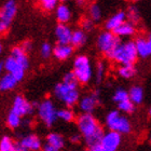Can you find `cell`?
I'll return each instance as SVG.
<instances>
[{"instance_id": "obj_16", "label": "cell", "mask_w": 151, "mask_h": 151, "mask_svg": "<svg viewBox=\"0 0 151 151\" xmlns=\"http://www.w3.org/2000/svg\"><path fill=\"white\" fill-rule=\"evenodd\" d=\"M19 145L28 151H40L42 149L40 138L37 135H27L19 142Z\"/></svg>"}, {"instance_id": "obj_23", "label": "cell", "mask_w": 151, "mask_h": 151, "mask_svg": "<svg viewBox=\"0 0 151 151\" xmlns=\"http://www.w3.org/2000/svg\"><path fill=\"white\" fill-rule=\"evenodd\" d=\"M88 40L86 32L83 29H75L73 32V38H71V45L73 47H80L84 45L85 42Z\"/></svg>"}, {"instance_id": "obj_12", "label": "cell", "mask_w": 151, "mask_h": 151, "mask_svg": "<svg viewBox=\"0 0 151 151\" xmlns=\"http://www.w3.org/2000/svg\"><path fill=\"white\" fill-rule=\"evenodd\" d=\"M32 109H34L32 104H30L25 97H23L22 95H17V96H15L14 101H13L12 109L11 110L17 113L19 116H23L30 114L32 112Z\"/></svg>"}, {"instance_id": "obj_43", "label": "cell", "mask_w": 151, "mask_h": 151, "mask_svg": "<svg viewBox=\"0 0 151 151\" xmlns=\"http://www.w3.org/2000/svg\"><path fill=\"white\" fill-rule=\"evenodd\" d=\"M88 151H103V149H101L99 146H96V147H92V148H90Z\"/></svg>"}, {"instance_id": "obj_38", "label": "cell", "mask_w": 151, "mask_h": 151, "mask_svg": "<svg viewBox=\"0 0 151 151\" xmlns=\"http://www.w3.org/2000/svg\"><path fill=\"white\" fill-rule=\"evenodd\" d=\"M19 47H22L24 52L28 53L29 51H32V41L26 40V41H24V42H22V44H21Z\"/></svg>"}, {"instance_id": "obj_19", "label": "cell", "mask_w": 151, "mask_h": 151, "mask_svg": "<svg viewBox=\"0 0 151 151\" xmlns=\"http://www.w3.org/2000/svg\"><path fill=\"white\" fill-rule=\"evenodd\" d=\"M113 32H114V34H116V36H118L120 39H121V38L133 37V36L136 34L135 24H133V23L129 22V21H126V22L123 23L120 27H118V28H116Z\"/></svg>"}, {"instance_id": "obj_31", "label": "cell", "mask_w": 151, "mask_h": 151, "mask_svg": "<svg viewBox=\"0 0 151 151\" xmlns=\"http://www.w3.org/2000/svg\"><path fill=\"white\" fill-rule=\"evenodd\" d=\"M39 4L43 11L51 12L57 8V6L60 4V0H39Z\"/></svg>"}, {"instance_id": "obj_39", "label": "cell", "mask_w": 151, "mask_h": 151, "mask_svg": "<svg viewBox=\"0 0 151 151\" xmlns=\"http://www.w3.org/2000/svg\"><path fill=\"white\" fill-rule=\"evenodd\" d=\"M10 25H8L6 23H4L2 19H0V35H3V34H6L8 32V29H9Z\"/></svg>"}, {"instance_id": "obj_11", "label": "cell", "mask_w": 151, "mask_h": 151, "mask_svg": "<svg viewBox=\"0 0 151 151\" xmlns=\"http://www.w3.org/2000/svg\"><path fill=\"white\" fill-rule=\"evenodd\" d=\"M16 13H17V2L15 0H6L0 6V19H2L8 25H11Z\"/></svg>"}, {"instance_id": "obj_13", "label": "cell", "mask_w": 151, "mask_h": 151, "mask_svg": "<svg viewBox=\"0 0 151 151\" xmlns=\"http://www.w3.org/2000/svg\"><path fill=\"white\" fill-rule=\"evenodd\" d=\"M73 30L67 24H57L54 30V35L56 38L57 43L60 44H70L73 38Z\"/></svg>"}, {"instance_id": "obj_3", "label": "cell", "mask_w": 151, "mask_h": 151, "mask_svg": "<svg viewBox=\"0 0 151 151\" xmlns=\"http://www.w3.org/2000/svg\"><path fill=\"white\" fill-rule=\"evenodd\" d=\"M54 95L67 107H73L80 101L78 84H68L65 82L57 83L54 88Z\"/></svg>"}, {"instance_id": "obj_35", "label": "cell", "mask_w": 151, "mask_h": 151, "mask_svg": "<svg viewBox=\"0 0 151 151\" xmlns=\"http://www.w3.org/2000/svg\"><path fill=\"white\" fill-rule=\"evenodd\" d=\"M53 54V47L49 42H43L40 47V55L42 58H49Z\"/></svg>"}, {"instance_id": "obj_42", "label": "cell", "mask_w": 151, "mask_h": 151, "mask_svg": "<svg viewBox=\"0 0 151 151\" xmlns=\"http://www.w3.org/2000/svg\"><path fill=\"white\" fill-rule=\"evenodd\" d=\"M147 37V41H148V45H149V50H150V54H151V34H149Z\"/></svg>"}, {"instance_id": "obj_27", "label": "cell", "mask_w": 151, "mask_h": 151, "mask_svg": "<svg viewBox=\"0 0 151 151\" xmlns=\"http://www.w3.org/2000/svg\"><path fill=\"white\" fill-rule=\"evenodd\" d=\"M21 120H22V116L11 110L8 114V118H6V124L10 129H16L21 124Z\"/></svg>"}, {"instance_id": "obj_2", "label": "cell", "mask_w": 151, "mask_h": 151, "mask_svg": "<svg viewBox=\"0 0 151 151\" xmlns=\"http://www.w3.org/2000/svg\"><path fill=\"white\" fill-rule=\"evenodd\" d=\"M137 58H138V54L136 50L135 42L132 40H127L124 42L122 41L109 57V60L119 64L120 66L134 65Z\"/></svg>"}, {"instance_id": "obj_47", "label": "cell", "mask_w": 151, "mask_h": 151, "mask_svg": "<svg viewBox=\"0 0 151 151\" xmlns=\"http://www.w3.org/2000/svg\"><path fill=\"white\" fill-rule=\"evenodd\" d=\"M2 49H3L2 42H1V40H0V54H1V52H2Z\"/></svg>"}, {"instance_id": "obj_30", "label": "cell", "mask_w": 151, "mask_h": 151, "mask_svg": "<svg viewBox=\"0 0 151 151\" xmlns=\"http://www.w3.org/2000/svg\"><path fill=\"white\" fill-rule=\"evenodd\" d=\"M57 116L65 122H71L75 119V113L70 108H63L57 111Z\"/></svg>"}, {"instance_id": "obj_28", "label": "cell", "mask_w": 151, "mask_h": 151, "mask_svg": "<svg viewBox=\"0 0 151 151\" xmlns=\"http://www.w3.org/2000/svg\"><path fill=\"white\" fill-rule=\"evenodd\" d=\"M95 80H96V83H101L105 78V75H106V65H105L104 62H97L96 64V67H95Z\"/></svg>"}, {"instance_id": "obj_32", "label": "cell", "mask_w": 151, "mask_h": 151, "mask_svg": "<svg viewBox=\"0 0 151 151\" xmlns=\"http://www.w3.org/2000/svg\"><path fill=\"white\" fill-rule=\"evenodd\" d=\"M16 145H14L9 136H3L0 140V151H15Z\"/></svg>"}, {"instance_id": "obj_21", "label": "cell", "mask_w": 151, "mask_h": 151, "mask_svg": "<svg viewBox=\"0 0 151 151\" xmlns=\"http://www.w3.org/2000/svg\"><path fill=\"white\" fill-rule=\"evenodd\" d=\"M17 83H19V81L12 75H10L8 73H4L0 78V91H11V90H13L17 85Z\"/></svg>"}, {"instance_id": "obj_14", "label": "cell", "mask_w": 151, "mask_h": 151, "mask_svg": "<svg viewBox=\"0 0 151 151\" xmlns=\"http://www.w3.org/2000/svg\"><path fill=\"white\" fill-rule=\"evenodd\" d=\"M127 21V16H126V12L124 11H118L114 14L109 17V19L105 22V28L108 32H114L118 27L122 25L123 23H125Z\"/></svg>"}, {"instance_id": "obj_26", "label": "cell", "mask_w": 151, "mask_h": 151, "mask_svg": "<svg viewBox=\"0 0 151 151\" xmlns=\"http://www.w3.org/2000/svg\"><path fill=\"white\" fill-rule=\"evenodd\" d=\"M103 13H101V6L97 3H92L90 8H88V17L93 21V22H98L101 19Z\"/></svg>"}, {"instance_id": "obj_46", "label": "cell", "mask_w": 151, "mask_h": 151, "mask_svg": "<svg viewBox=\"0 0 151 151\" xmlns=\"http://www.w3.org/2000/svg\"><path fill=\"white\" fill-rule=\"evenodd\" d=\"M4 69V67H3V63H0V78L2 77V71Z\"/></svg>"}, {"instance_id": "obj_25", "label": "cell", "mask_w": 151, "mask_h": 151, "mask_svg": "<svg viewBox=\"0 0 151 151\" xmlns=\"http://www.w3.org/2000/svg\"><path fill=\"white\" fill-rule=\"evenodd\" d=\"M116 73L122 79H132L136 75V68L134 65H122L118 68Z\"/></svg>"}, {"instance_id": "obj_50", "label": "cell", "mask_w": 151, "mask_h": 151, "mask_svg": "<svg viewBox=\"0 0 151 151\" xmlns=\"http://www.w3.org/2000/svg\"><path fill=\"white\" fill-rule=\"evenodd\" d=\"M149 114L151 116V107H150V109H149Z\"/></svg>"}, {"instance_id": "obj_24", "label": "cell", "mask_w": 151, "mask_h": 151, "mask_svg": "<svg viewBox=\"0 0 151 151\" xmlns=\"http://www.w3.org/2000/svg\"><path fill=\"white\" fill-rule=\"evenodd\" d=\"M47 144L60 150L65 146V139L58 133H50L47 137Z\"/></svg>"}, {"instance_id": "obj_5", "label": "cell", "mask_w": 151, "mask_h": 151, "mask_svg": "<svg viewBox=\"0 0 151 151\" xmlns=\"http://www.w3.org/2000/svg\"><path fill=\"white\" fill-rule=\"evenodd\" d=\"M105 123L109 131L119 134H129L132 131V124L125 116H123L119 110H111L105 118Z\"/></svg>"}, {"instance_id": "obj_10", "label": "cell", "mask_w": 151, "mask_h": 151, "mask_svg": "<svg viewBox=\"0 0 151 151\" xmlns=\"http://www.w3.org/2000/svg\"><path fill=\"white\" fill-rule=\"evenodd\" d=\"M98 104H99V93L95 91L80 98L79 108L83 113H92L96 109Z\"/></svg>"}, {"instance_id": "obj_48", "label": "cell", "mask_w": 151, "mask_h": 151, "mask_svg": "<svg viewBox=\"0 0 151 151\" xmlns=\"http://www.w3.org/2000/svg\"><path fill=\"white\" fill-rule=\"evenodd\" d=\"M62 3H65V2H68V1H70V0H60Z\"/></svg>"}, {"instance_id": "obj_6", "label": "cell", "mask_w": 151, "mask_h": 151, "mask_svg": "<svg viewBox=\"0 0 151 151\" xmlns=\"http://www.w3.org/2000/svg\"><path fill=\"white\" fill-rule=\"evenodd\" d=\"M122 41L116 34L112 32H108V30H104L101 32L99 35L97 36L96 39V47H97L98 51L101 52L103 55L109 58L110 55L113 53V51L116 50V47L121 43Z\"/></svg>"}, {"instance_id": "obj_4", "label": "cell", "mask_w": 151, "mask_h": 151, "mask_svg": "<svg viewBox=\"0 0 151 151\" xmlns=\"http://www.w3.org/2000/svg\"><path fill=\"white\" fill-rule=\"evenodd\" d=\"M73 73H75L76 78L80 84H88L94 75L91 60L83 54L78 55L73 60Z\"/></svg>"}, {"instance_id": "obj_49", "label": "cell", "mask_w": 151, "mask_h": 151, "mask_svg": "<svg viewBox=\"0 0 151 151\" xmlns=\"http://www.w3.org/2000/svg\"><path fill=\"white\" fill-rule=\"evenodd\" d=\"M129 1H132V2H137V1H140V0H129Z\"/></svg>"}, {"instance_id": "obj_9", "label": "cell", "mask_w": 151, "mask_h": 151, "mask_svg": "<svg viewBox=\"0 0 151 151\" xmlns=\"http://www.w3.org/2000/svg\"><path fill=\"white\" fill-rule=\"evenodd\" d=\"M3 67L6 73L12 75L17 81H22L23 78L25 77V71L26 69L17 62L16 60H14L12 56L6 57L4 62H3Z\"/></svg>"}, {"instance_id": "obj_41", "label": "cell", "mask_w": 151, "mask_h": 151, "mask_svg": "<svg viewBox=\"0 0 151 151\" xmlns=\"http://www.w3.org/2000/svg\"><path fill=\"white\" fill-rule=\"evenodd\" d=\"M80 140H81V135H79V134H73L70 137V142L73 144H78V142H80Z\"/></svg>"}, {"instance_id": "obj_17", "label": "cell", "mask_w": 151, "mask_h": 151, "mask_svg": "<svg viewBox=\"0 0 151 151\" xmlns=\"http://www.w3.org/2000/svg\"><path fill=\"white\" fill-rule=\"evenodd\" d=\"M73 17L71 10L66 3H60L55 9V19L58 24H67Z\"/></svg>"}, {"instance_id": "obj_22", "label": "cell", "mask_w": 151, "mask_h": 151, "mask_svg": "<svg viewBox=\"0 0 151 151\" xmlns=\"http://www.w3.org/2000/svg\"><path fill=\"white\" fill-rule=\"evenodd\" d=\"M129 98L134 105H140L144 101V90L139 85H134L129 88Z\"/></svg>"}, {"instance_id": "obj_18", "label": "cell", "mask_w": 151, "mask_h": 151, "mask_svg": "<svg viewBox=\"0 0 151 151\" xmlns=\"http://www.w3.org/2000/svg\"><path fill=\"white\" fill-rule=\"evenodd\" d=\"M134 42H135V47H136V50H137L138 57L147 58V57L151 56L148 41H147V37L146 36H139V37H137L134 40Z\"/></svg>"}, {"instance_id": "obj_29", "label": "cell", "mask_w": 151, "mask_h": 151, "mask_svg": "<svg viewBox=\"0 0 151 151\" xmlns=\"http://www.w3.org/2000/svg\"><path fill=\"white\" fill-rule=\"evenodd\" d=\"M126 16H127V21L133 24H136L140 21V12L135 6H131L126 11Z\"/></svg>"}, {"instance_id": "obj_15", "label": "cell", "mask_w": 151, "mask_h": 151, "mask_svg": "<svg viewBox=\"0 0 151 151\" xmlns=\"http://www.w3.org/2000/svg\"><path fill=\"white\" fill-rule=\"evenodd\" d=\"M73 53V47L71 44H60L57 43L53 47V56L58 60H68Z\"/></svg>"}, {"instance_id": "obj_1", "label": "cell", "mask_w": 151, "mask_h": 151, "mask_svg": "<svg viewBox=\"0 0 151 151\" xmlns=\"http://www.w3.org/2000/svg\"><path fill=\"white\" fill-rule=\"evenodd\" d=\"M77 125L90 148L99 146L105 133L103 127L99 125L98 121L92 113L80 114L77 118Z\"/></svg>"}, {"instance_id": "obj_8", "label": "cell", "mask_w": 151, "mask_h": 151, "mask_svg": "<svg viewBox=\"0 0 151 151\" xmlns=\"http://www.w3.org/2000/svg\"><path fill=\"white\" fill-rule=\"evenodd\" d=\"M121 142H122L121 134L109 131L104 134L99 147L103 149V151H116L121 145Z\"/></svg>"}, {"instance_id": "obj_44", "label": "cell", "mask_w": 151, "mask_h": 151, "mask_svg": "<svg viewBox=\"0 0 151 151\" xmlns=\"http://www.w3.org/2000/svg\"><path fill=\"white\" fill-rule=\"evenodd\" d=\"M15 151H28V150H26L25 148H23L22 146L19 145H16V148H15Z\"/></svg>"}, {"instance_id": "obj_40", "label": "cell", "mask_w": 151, "mask_h": 151, "mask_svg": "<svg viewBox=\"0 0 151 151\" xmlns=\"http://www.w3.org/2000/svg\"><path fill=\"white\" fill-rule=\"evenodd\" d=\"M42 151H60V150L53 147V146L49 145V144H45V145L42 146Z\"/></svg>"}, {"instance_id": "obj_37", "label": "cell", "mask_w": 151, "mask_h": 151, "mask_svg": "<svg viewBox=\"0 0 151 151\" xmlns=\"http://www.w3.org/2000/svg\"><path fill=\"white\" fill-rule=\"evenodd\" d=\"M63 82L68 83V84H79L78 80H77L75 73H73V71H69V73H67L66 75L64 76Z\"/></svg>"}, {"instance_id": "obj_34", "label": "cell", "mask_w": 151, "mask_h": 151, "mask_svg": "<svg viewBox=\"0 0 151 151\" xmlns=\"http://www.w3.org/2000/svg\"><path fill=\"white\" fill-rule=\"evenodd\" d=\"M112 99H113V101H116V104L122 103V101L129 99V92L125 91L124 88H118V90H116V92L113 93Z\"/></svg>"}, {"instance_id": "obj_7", "label": "cell", "mask_w": 151, "mask_h": 151, "mask_svg": "<svg viewBox=\"0 0 151 151\" xmlns=\"http://www.w3.org/2000/svg\"><path fill=\"white\" fill-rule=\"evenodd\" d=\"M55 105L51 99H44L38 105V116L47 126H52L58 116Z\"/></svg>"}, {"instance_id": "obj_33", "label": "cell", "mask_w": 151, "mask_h": 151, "mask_svg": "<svg viewBox=\"0 0 151 151\" xmlns=\"http://www.w3.org/2000/svg\"><path fill=\"white\" fill-rule=\"evenodd\" d=\"M118 109H119L120 112L123 113H132L133 111L135 110V105L133 104L131 99H126V101H122V103H119L118 104Z\"/></svg>"}, {"instance_id": "obj_45", "label": "cell", "mask_w": 151, "mask_h": 151, "mask_svg": "<svg viewBox=\"0 0 151 151\" xmlns=\"http://www.w3.org/2000/svg\"><path fill=\"white\" fill-rule=\"evenodd\" d=\"M85 1H86V0H76L77 4H79V6H83L85 3Z\"/></svg>"}, {"instance_id": "obj_36", "label": "cell", "mask_w": 151, "mask_h": 151, "mask_svg": "<svg viewBox=\"0 0 151 151\" xmlns=\"http://www.w3.org/2000/svg\"><path fill=\"white\" fill-rule=\"evenodd\" d=\"M94 28V22L90 17H85L81 21V29H83L85 32H91Z\"/></svg>"}, {"instance_id": "obj_20", "label": "cell", "mask_w": 151, "mask_h": 151, "mask_svg": "<svg viewBox=\"0 0 151 151\" xmlns=\"http://www.w3.org/2000/svg\"><path fill=\"white\" fill-rule=\"evenodd\" d=\"M10 56H12L14 60H16L19 62L21 65H22L26 70L27 68L29 67V60H28V55L26 52L23 51V49L21 47H12V50H11V54H10Z\"/></svg>"}]
</instances>
